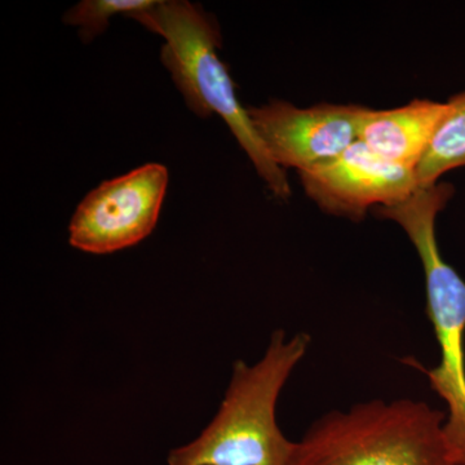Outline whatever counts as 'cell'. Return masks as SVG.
Instances as JSON below:
<instances>
[{
  "label": "cell",
  "instance_id": "cell-6",
  "mask_svg": "<svg viewBox=\"0 0 465 465\" xmlns=\"http://www.w3.org/2000/svg\"><path fill=\"white\" fill-rule=\"evenodd\" d=\"M361 109L335 104L302 109L272 100L247 112L275 163L302 173L338 158L358 142Z\"/></svg>",
  "mask_w": 465,
  "mask_h": 465
},
{
  "label": "cell",
  "instance_id": "cell-5",
  "mask_svg": "<svg viewBox=\"0 0 465 465\" xmlns=\"http://www.w3.org/2000/svg\"><path fill=\"white\" fill-rule=\"evenodd\" d=\"M167 186L168 170L159 163L106 180L76 207L69 243L94 255L140 243L157 225Z\"/></svg>",
  "mask_w": 465,
  "mask_h": 465
},
{
  "label": "cell",
  "instance_id": "cell-2",
  "mask_svg": "<svg viewBox=\"0 0 465 465\" xmlns=\"http://www.w3.org/2000/svg\"><path fill=\"white\" fill-rule=\"evenodd\" d=\"M130 18L163 36L166 43L161 51L162 64L188 108L201 118L222 116L271 192L281 200H289L286 173L260 139L249 112L237 99L228 67L217 54L223 42L215 17L186 0H161Z\"/></svg>",
  "mask_w": 465,
  "mask_h": 465
},
{
  "label": "cell",
  "instance_id": "cell-3",
  "mask_svg": "<svg viewBox=\"0 0 465 465\" xmlns=\"http://www.w3.org/2000/svg\"><path fill=\"white\" fill-rule=\"evenodd\" d=\"M454 193L440 182L375 210L405 231L423 264L428 317L440 351V365L424 372L448 407L443 432L452 461L465 465V281L442 258L436 235L437 216Z\"/></svg>",
  "mask_w": 465,
  "mask_h": 465
},
{
  "label": "cell",
  "instance_id": "cell-8",
  "mask_svg": "<svg viewBox=\"0 0 465 465\" xmlns=\"http://www.w3.org/2000/svg\"><path fill=\"white\" fill-rule=\"evenodd\" d=\"M446 112L448 104L425 99L390 110L362 106L358 140L379 157L416 170Z\"/></svg>",
  "mask_w": 465,
  "mask_h": 465
},
{
  "label": "cell",
  "instance_id": "cell-4",
  "mask_svg": "<svg viewBox=\"0 0 465 465\" xmlns=\"http://www.w3.org/2000/svg\"><path fill=\"white\" fill-rule=\"evenodd\" d=\"M446 419V411L411 399L332 410L295 440L289 465H455Z\"/></svg>",
  "mask_w": 465,
  "mask_h": 465
},
{
  "label": "cell",
  "instance_id": "cell-10",
  "mask_svg": "<svg viewBox=\"0 0 465 465\" xmlns=\"http://www.w3.org/2000/svg\"><path fill=\"white\" fill-rule=\"evenodd\" d=\"M158 0H84L66 12L64 21L79 27L82 41L88 43L101 35L116 15L130 17L154 7Z\"/></svg>",
  "mask_w": 465,
  "mask_h": 465
},
{
  "label": "cell",
  "instance_id": "cell-9",
  "mask_svg": "<svg viewBox=\"0 0 465 465\" xmlns=\"http://www.w3.org/2000/svg\"><path fill=\"white\" fill-rule=\"evenodd\" d=\"M446 104L448 112L415 170L419 188L434 185L449 171L465 167V90Z\"/></svg>",
  "mask_w": 465,
  "mask_h": 465
},
{
  "label": "cell",
  "instance_id": "cell-1",
  "mask_svg": "<svg viewBox=\"0 0 465 465\" xmlns=\"http://www.w3.org/2000/svg\"><path fill=\"white\" fill-rule=\"evenodd\" d=\"M305 332L272 333L253 365L235 361L215 418L197 439L171 450L167 465H289L293 443L277 421V403L311 347Z\"/></svg>",
  "mask_w": 465,
  "mask_h": 465
},
{
  "label": "cell",
  "instance_id": "cell-7",
  "mask_svg": "<svg viewBox=\"0 0 465 465\" xmlns=\"http://www.w3.org/2000/svg\"><path fill=\"white\" fill-rule=\"evenodd\" d=\"M300 177L324 213L354 222H361L369 208L399 203L419 188L415 170L379 157L361 140Z\"/></svg>",
  "mask_w": 465,
  "mask_h": 465
}]
</instances>
